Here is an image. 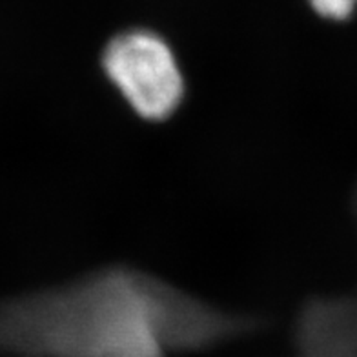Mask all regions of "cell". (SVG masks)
Returning a JSON list of instances; mask_svg holds the SVG:
<instances>
[{
  "label": "cell",
  "instance_id": "obj_2",
  "mask_svg": "<svg viewBox=\"0 0 357 357\" xmlns=\"http://www.w3.org/2000/svg\"><path fill=\"white\" fill-rule=\"evenodd\" d=\"M102 70L146 121H166L183 102L186 86L177 56L153 29L133 28L115 35L104 47Z\"/></svg>",
  "mask_w": 357,
  "mask_h": 357
},
{
  "label": "cell",
  "instance_id": "obj_3",
  "mask_svg": "<svg viewBox=\"0 0 357 357\" xmlns=\"http://www.w3.org/2000/svg\"><path fill=\"white\" fill-rule=\"evenodd\" d=\"M315 13L324 19L343 20L356 10L357 0H308Z\"/></svg>",
  "mask_w": 357,
  "mask_h": 357
},
{
  "label": "cell",
  "instance_id": "obj_1",
  "mask_svg": "<svg viewBox=\"0 0 357 357\" xmlns=\"http://www.w3.org/2000/svg\"><path fill=\"white\" fill-rule=\"evenodd\" d=\"M259 321L225 312L130 266L0 301V352L13 357H168L252 334Z\"/></svg>",
  "mask_w": 357,
  "mask_h": 357
}]
</instances>
